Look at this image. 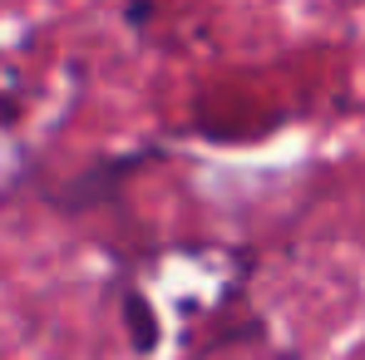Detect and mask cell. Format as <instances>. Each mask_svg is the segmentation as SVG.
I'll list each match as a JSON object with an SVG mask.
<instances>
[{
  "label": "cell",
  "instance_id": "2",
  "mask_svg": "<svg viewBox=\"0 0 365 360\" xmlns=\"http://www.w3.org/2000/svg\"><path fill=\"white\" fill-rule=\"evenodd\" d=\"M119 321H123V341H128V351H133V356H153V351H158V341H163V321H158L153 301L143 297V287L123 282V292H119Z\"/></svg>",
  "mask_w": 365,
  "mask_h": 360
},
{
  "label": "cell",
  "instance_id": "1",
  "mask_svg": "<svg viewBox=\"0 0 365 360\" xmlns=\"http://www.w3.org/2000/svg\"><path fill=\"white\" fill-rule=\"evenodd\" d=\"M158 163V148H128V153H99L89 158L84 168L60 173V178H40L35 182V197L60 212V217H84V212H99V207H114L123 197V187L138 178L143 168Z\"/></svg>",
  "mask_w": 365,
  "mask_h": 360
}]
</instances>
